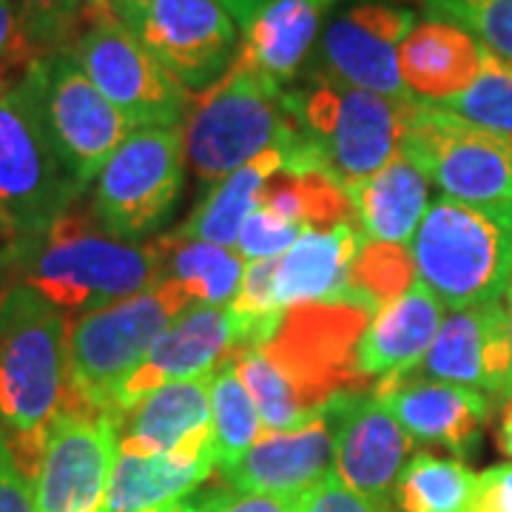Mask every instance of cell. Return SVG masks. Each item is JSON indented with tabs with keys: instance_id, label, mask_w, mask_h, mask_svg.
Returning <instances> with one entry per match:
<instances>
[{
	"instance_id": "6",
	"label": "cell",
	"mask_w": 512,
	"mask_h": 512,
	"mask_svg": "<svg viewBox=\"0 0 512 512\" xmlns=\"http://www.w3.org/2000/svg\"><path fill=\"white\" fill-rule=\"evenodd\" d=\"M419 282L444 308L464 311L501 299L512 279V220L439 197L410 239Z\"/></svg>"
},
{
	"instance_id": "30",
	"label": "cell",
	"mask_w": 512,
	"mask_h": 512,
	"mask_svg": "<svg viewBox=\"0 0 512 512\" xmlns=\"http://www.w3.org/2000/svg\"><path fill=\"white\" fill-rule=\"evenodd\" d=\"M476 476L458 458L416 453L399 473L393 498L402 512H470Z\"/></svg>"
},
{
	"instance_id": "15",
	"label": "cell",
	"mask_w": 512,
	"mask_h": 512,
	"mask_svg": "<svg viewBox=\"0 0 512 512\" xmlns=\"http://www.w3.org/2000/svg\"><path fill=\"white\" fill-rule=\"evenodd\" d=\"M413 26L410 9L379 0L359 3L325 26L305 74L384 97H410L399 74V46Z\"/></svg>"
},
{
	"instance_id": "21",
	"label": "cell",
	"mask_w": 512,
	"mask_h": 512,
	"mask_svg": "<svg viewBox=\"0 0 512 512\" xmlns=\"http://www.w3.org/2000/svg\"><path fill=\"white\" fill-rule=\"evenodd\" d=\"M333 470V427L328 410L288 433H262L225 476L239 493L299 495Z\"/></svg>"
},
{
	"instance_id": "1",
	"label": "cell",
	"mask_w": 512,
	"mask_h": 512,
	"mask_svg": "<svg viewBox=\"0 0 512 512\" xmlns=\"http://www.w3.org/2000/svg\"><path fill=\"white\" fill-rule=\"evenodd\" d=\"M168 242H126L111 237L92 211L69 208L37 237L12 239L0 254V271L32 285L60 311L92 313L148 291L163 276Z\"/></svg>"
},
{
	"instance_id": "17",
	"label": "cell",
	"mask_w": 512,
	"mask_h": 512,
	"mask_svg": "<svg viewBox=\"0 0 512 512\" xmlns=\"http://www.w3.org/2000/svg\"><path fill=\"white\" fill-rule=\"evenodd\" d=\"M239 348H242V325L237 313L231 311V305L185 308L151 345L143 365L120 387L114 399V416L163 384L214 373L217 365Z\"/></svg>"
},
{
	"instance_id": "38",
	"label": "cell",
	"mask_w": 512,
	"mask_h": 512,
	"mask_svg": "<svg viewBox=\"0 0 512 512\" xmlns=\"http://www.w3.org/2000/svg\"><path fill=\"white\" fill-rule=\"evenodd\" d=\"M296 512H387V507L350 490L336 470H330L322 481L296 495Z\"/></svg>"
},
{
	"instance_id": "35",
	"label": "cell",
	"mask_w": 512,
	"mask_h": 512,
	"mask_svg": "<svg viewBox=\"0 0 512 512\" xmlns=\"http://www.w3.org/2000/svg\"><path fill=\"white\" fill-rule=\"evenodd\" d=\"M430 18L456 23L495 57L512 63V0H419Z\"/></svg>"
},
{
	"instance_id": "39",
	"label": "cell",
	"mask_w": 512,
	"mask_h": 512,
	"mask_svg": "<svg viewBox=\"0 0 512 512\" xmlns=\"http://www.w3.org/2000/svg\"><path fill=\"white\" fill-rule=\"evenodd\" d=\"M40 57L43 55L26 37L12 6L6 0H0V86L18 83L20 77L29 72V66Z\"/></svg>"
},
{
	"instance_id": "28",
	"label": "cell",
	"mask_w": 512,
	"mask_h": 512,
	"mask_svg": "<svg viewBox=\"0 0 512 512\" xmlns=\"http://www.w3.org/2000/svg\"><path fill=\"white\" fill-rule=\"evenodd\" d=\"M282 168H285V157L279 148L259 154L256 160L214 185L177 234L183 239L211 242L220 248L237 245L242 225L262 200V188Z\"/></svg>"
},
{
	"instance_id": "31",
	"label": "cell",
	"mask_w": 512,
	"mask_h": 512,
	"mask_svg": "<svg viewBox=\"0 0 512 512\" xmlns=\"http://www.w3.org/2000/svg\"><path fill=\"white\" fill-rule=\"evenodd\" d=\"M211 427L217 467L222 473L231 470L265 433L254 399L239 379L237 362L231 356L220 362L211 376Z\"/></svg>"
},
{
	"instance_id": "42",
	"label": "cell",
	"mask_w": 512,
	"mask_h": 512,
	"mask_svg": "<svg viewBox=\"0 0 512 512\" xmlns=\"http://www.w3.org/2000/svg\"><path fill=\"white\" fill-rule=\"evenodd\" d=\"M470 512H512V464H495L478 473Z\"/></svg>"
},
{
	"instance_id": "41",
	"label": "cell",
	"mask_w": 512,
	"mask_h": 512,
	"mask_svg": "<svg viewBox=\"0 0 512 512\" xmlns=\"http://www.w3.org/2000/svg\"><path fill=\"white\" fill-rule=\"evenodd\" d=\"M200 501L205 512H296V495L214 490L202 493Z\"/></svg>"
},
{
	"instance_id": "3",
	"label": "cell",
	"mask_w": 512,
	"mask_h": 512,
	"mask_svg": "<svg viewBox=\"0 0 512 512\" xmlns=\"http://www.w3.org/2000/svg\"><path fill=\"white\" fill-rule=\"evenodd\" d=\"M410 97H384L325 77L285 89L291 131L279 146L282 171L322 168L348 191L359 188L396 157Z\"/></svg>"
},
{
	"instance_id": "18",
	"label": "cell",
	"mask_w": 512,
	"mask_h": 512,
	"mask_svg": "<svg viewBox=\"0 0 512 512\" xmlns=\"http://www.w3.org/2000/svg\"><path fill=\"white\" fill-rule=\"evenodd\" d=\"M419 370L439 382L490 390L501 396L512 373L507 305L495 299L447 316Z\"/></svg>"
},
{
	"instance_id": "48",
	"label": "cell",
	"mask_w": 512,
	"mask_h": 512,
	"mask_svg": "<svg viewBox=\"0 0 512 512\" xmlns=\"http://www.w3.org/2000/svg\"><path fill=\"white\" fill-rule=\"evenodd\" d=\"M510 285H512V279H510Z\"/></svg>"
},
{
	"instance_id": "29",
	"label": "cell",
	"mask_w": 512,
	"mask_h": 512,
	"mask_svg": "<svg viewBox=\"0 0 512 512\" xmlns=\"http://www.w3.org/2000/svg\"><path fill=\"white\" fill-rule=\"evenodd\" d=\"M168 259L163 276L174 279L191 299V305H214L225 308L234 302L242 282V256L228 248L183 239L180 234L168 237Z\"/></svg>"
},
{
	"instance_id": "16",
	"label": "cell",
	"mask_w": 512,
	"mask_h": 512,
	"mask_svg": "<svg viewBox=\"0 0 512 512\" xmlns=\"http://www.w3.org/2000/svg\"><path fill=\"white\" fill-rule=\"evenodd\" d=\"M325 410L333 427L336 476L350 490L387 507L413 450V439L376 393H339Z\"/></svg>"
},
{
	"instance_id": "22",
	"label": "cell",
	"mask_w": 512,
	"mask_h": 512,
	"mask_svg": "<svg viewBox=\"0 0 512 512\" xmlns=\"http://www.w3.org/2000/svg\"><path fill=\"white\" fill-rule=\"evenodd\" d=\"M444 305L427 285H416L402 293L396 302L373 313L365 333L356 345V370L367 384L402 379L419 370L421 359L433 345L441 328Z\"/></svg>"
},
{
	"instance_id": "12",
	"label": "cell",
	"mask_w": 512,
	"mask_h": 512,
	"mask_svg": "<svg viewBox=\"0 0 512 512\" xmlns=\"http://www.w3.org/2000/svg\"><path fill=\"white\" fill-rule=\"evenodd\" d=\"M183 168L177 128H134L94 180V220L126 242L151 237L174 211Z\"/></svg>"
},
{
	"instance_id": "13",
	"label": "cell",
	"mask_w": 512,
	"mask_h": 512,
	"mask_svg": "<svg viewBox=\"0 0 512 512\" xmlns=\"http://www.w3.org/2000/svg\"><path fill=\"white\" fill-rule=\"evenodd\" d=\"M106 6L188 92L214 86L237 57V20L220 0H106Z\"/></svg>"
},
{
	"instance_id": "46",
	"label": "cell",
	"mask_w": 512,
	"mask_h": 512,
	"mask_svg": "<svg viewBox=\"0 0 512 512\" xmlns=\"http://www.w3.org/2000/svg\"><path fill=\"white\" fill-rule=\"evenodd\" d=\"M504 296H507V330H510V342H512V285L507 288Z\"/></svg>"
},
{
	"instance_id": "7",
	"label": "cell",
	"mask_w": 512,
	"mask_h": 512,
	"mask_svg": "<svg viewBox=\"0 0 512 512\" xmlns=\"http://www.w3.org/2000/svg\"><path fill=\"white\" fill-rule=\"evenodd\" d=\"M399 151L444 197L512 220V140L419 97L407 100Z\"/></svg>"
},
{
	"instance_id": "49",
	"label": "cell",
	"mask_w": 512,
	"mask_h": 512,
	"mask_svg": "<svg viewBox=\"0 0 512 512\" xmlns=\"http://www.w3.org/2000/svg\"><path fill=\"white\" fill-rule=\"evenodd\" d=\"M510 140H512V137H510Z\"/></svg>"
},
{
	"instance_id": "20",
	"label": "cell",
	"mask_w": 512,
	"mask_h": 512,
	"mask_svg": "<svg viewBox=\"0 0 512 512\" xmlns=\"http://www.w3.org/2000/svg\"><path fill=\"white\" fill-rule=\"evenodd\" d=\"M211 376L168 382L117 413L120 447L140 453H202L214 450ZM217 456V453H214Z\"/></svg>"
},
{
	"instance_id": "24",
	"label": "cell",
	"mask_w": 512,
	"mask_h": 512,
	"mask_svg": "<svg viewBox=\"0 0 512 512\" xmlns=\"http://www.w3.org/2000/svg\"><path fill=\"white\" fill-rule=\"evenodd\" d=\"M484 46L456 23H416L399 46V74L407 92L427 103L461 94L481 72Z\"/></svg>"
},
{
	"instance_id": "26",
	"label": "cell",
	"mask_w": 512,
	"mask_h": 512,
	"mask_svg": "<svg viewBox=\"0 0 512 512\" xmlns=\"http://www.w3.org/2000/svg\"><path fill=\"white\" fill-rule=\"evenodd\" d=\"M217 467L214 450L140 453L117 444L103 512H148L194 493Z\"/></svg>"
},
{
	"instance_id": "10",
	"label": "cell",
	"mask_w": 512,
	"mask_h": 512,
	"mask_svg": "<svg viewBox=\"0 0 512 512\" xmlns=\"http://www.w3.org/2000/svg\"><path fill=\"white\" fill-rule=\"evenodd\" d=\"M370 319L373 311L356 299L293 305L259 350L293 384L302 407L319 416L339 393L367 387L356 370V345Z\"/></svg>"
},
{
	"instance_id": "33",
	"label": "cell",
	"mask_w": 512,
	"mask_h": 512,
	"mask_svg": "<svg viewBox=\"0 0 512 512\" xmlns=\"http://www.w3.org/2000/svg\"><path fill=\"white\" fill-rule=\"evenodd\" d=\"M231 359L237 362V373L245 390L251 393L256 404V413L262 419V427L268 433H288L305 427L311 416L302 402L299 393L293 390V384L282 376V370L262 353L259 348H242L231 353Z\"/></svg>"
},
{
	"instance_id": "32",
	"label": "cell",
	"mask_w": 512,
	"mask_h": 512,
	"mask_svg": "<svg viewBox=\"0 0 512 512\" xmlns=\"http://www.w3.org/2000/svg\"><path fill=\"white\" fill-rule=\"evenodd\" d=\"M416 279V262L407 245L365 239L350 265L348 291L350 299L362 302L376 313L410 291Z\"/></svg>"
},
{
	"instance_id": "44",
	"label": "cell",
	"mask_w": 512,
	"mask_h": 512,
	"mask_svg": "<svg viewBox=\"0 0 512 512\" xmlns=\"http://www.w3.org/2000/svg\"><path fill=\"white\" fill-rule=\"evenodd\" d=\"M498 444H501V450L512 458V402L504 407V413H501V430H498Z\"/></svg>"
},
{
	"instance_id": "25",
	"label": "cell",
	"mask_w": 512,
	"mask_h": 512,
	"mask_svg": "<svg viewBox=\"0 0 512 512\" xmlns=\"http://www.w3.org/2000/svg\"><path fill=\"white\" fill-rule=\"evenodd\" d=\"M333 0H268L242 29L237 57L285 86L305 72Z\"/></svg>"
},
{
	"instance_id": "9",
	"label": "cell",
	"mask_w": 512,
	"mask_h": 512,
	"mask_svg": "<svg viewBox=\"0 0 512 512\" xmlns=\"http://www.w3.org/2000/svg\"><path fill=\"white\" fill-rule=\"evenodd\" d=\"M69 52L134 128H183L194 94L148 55L146 46L111 15L106 0H86Z\"/></svg>"
},
{
	"instance_id": "47",
	"label": "cell",
	"mask_w": 512,
	"mask_h": 512,
	"mask_svg": "<svg viewBox=\"0 0 512 512\" xmlns=\"http://www.w3.org/2000/svg\"><path fill=\"white\" fill-rule=\"evenodd\" d=\"M501 396H507L512 402V373H510V379H507V384H504V390H501Z\"/></svg>"
},
{
	"instance_id": "8",
	"label": "cell",
	"mask_w": 512,
	"mask_h": 512,
	"mask_svg": "<svg viewBox=\"0 0 512 512\" xmlns=\"http://www.w3.org/2000/svg\"><path fill=\"white\" fill-rule=\"evenodd\" d=\"M83 197L46 137L26 74L0 86V231L12 239L49 231Z\"/></svg>"
},
{
	"instance_id": "37",
	"label": "cell",
	"mask_w": 512,
	"mask_h": 512,
	"mask_svg": "<svg viewBox=\"0 0 512 512\" xmlns=\"http://www.w3.org/2000/svg\"><path fill=\"white\" fill-rule=\"evenodd\" d=\"M302 234H308V228L302 222L288 220V217L276 214L268 205L259 202L251 211V217L242 225V231H239L237 251L248 262L274 259V256L285 254Z\"/></svg>"
},
{
	"instance_id": "40",
	"label": "cell",
	"mask_w": 512,
	"mask_h": 512,
	"mask_svg": "<svg viewBox=\"0 0 512 512\" xmlns=\"http://www.w3.org/2000/svg\"><path fill=\"white\" fill-rule=\"evenodd\" d=\"M0 512H35L32 481L20 470L3 421H0Z\"/></svg>"
},
{
	"instance_id": "34",
	"label": "cell",
	"mask_w": 512,
	"mask_h": 512,
	"mask_svg": "<svg viewBox=\"0 0 512 512\" xmlns=\"http://www.w3.org/2000/svg\"><path fill=\"white\" fill-rule=\"evenodd\" d=\"M467 123L512 137V63L484 49V63L476 80L456 97L436 103Z\"/></svg>"
},
{
	"instance_id": "11",
	"label": "cell",
	"mask_w": 512,
	"mask_h": 512,
	"mask_svg": "<svg viewBox=\"0 0 512 512\" xmlns=\"http://www.w3.org/2000/svg\"><path fill=\"white\" fill-rule=\"evenodd\" d=\"M26 83L55 154L86 191L134 131L131 120L97 92L69 49L35 60Z\"/></svg>"
},
{
	"instance_id": "4",
	"label": "cell",
	"mask_w": 512,
	"mask_h": 512,
	"mask_svg": "<svg viewBox=\"0 0 512 512\" xmlns=\"http://www.w3.org/2000/svg\"><path fill=\"white\" fill-rule=\"evenodd\" d=\"M185 308H191L188 293L174 279L160 276L148 291L74 319L69 325V399L63 407L114 413L120 387Z\"/></svg>"
},
{
	"instance_id": "14",
	"label": "cell",
	"mask_w": 512,
	"mask_h": 512,
	"mask_svg": "<svg viewBox=\"0 0 512 512\" xmlns=\"http://www.w3.org/2000/svg\"><path fill=\"white\" fill-rule=\"evenodd\" d=\"M117 416L63 407L32 476L35 512H103L117 458Z\"/></svg>"
},
{
	"instance_id": "43",
	"label": "cell",
	"mask_w": 512,
	"mask_h": 512,
	"mask_svg": "<svg viewBox=\"0 0 512 512\" xmlns=\"http://www.w3.org/2000/svg\"><path fill=\"white\" fill-rule=\"evenodd\" d=\"M220 3L228 9V15L237 20V26L245 29V26L262 12V6H265L268 0H220Z\"/></svg>"
},
{
	"instance_id": "19",
	"label": "cell",
	"mask_w": 512,
	"mask_h": 512,
	"mask_svg": "<svg viewBox=\"0 0 512 512\" xmlns=\"http://www.w3.org/2000/svg\"><path fill=\"white\" fill-rule=\"evenodd\" d=\"M373 393L390 407L410 439L441 444L456 456H470L476 450L481 430L490 421V402L461 384L407 373L373 387Z\"/></svg>"
},
{
	"instance_id": "36",
	"label": "cell",
	"mask_w": 512,
	"mask_h": 512,
	"mask_svg": "<svg viewBox=\"0 0 512 512\" xmlns=\"http://www.w3.org/2000/svg\"><path fill=\"white\" fill-rule=\"evenodd\" d=\"M83 9V0H20V26L40 55H52L72 46Z\"/></svg>"
},
{
	"instance_id": "27",
	"label": "cell",
	"mask_w": 512,
	"mask_h": 512,
	"mask_svg": "<svg viewBox=\"0 0 512 512\" xmlns=\"http://www.w3.org/2000/svg\"><path fill=\"white\" fill-rule=\"evenodd\" d=\"M348 194L362 234L376 242H410L427 211V177L402 151Z\"/></svg>"
},
{
	"instance_id": "5",
	"label": "cell",
	"mask_w": 512,
	"mask_h": 512,
	"mask_svg": "<svg viewBox=\"0 0 512 512\" xmlns=\"http://www.w3.org/2000/svg\"><path fill=\"white\" fill-rule=\"evenodd\" d=\"M288 131L285 89L239 57L214 86L191 100L180 128L185 160L205 183H220L259 154L279 148Z\"/></svg>"
},
{
	"instance_id": "23",
	"label": "cell",
	"mask_w": 512,
	"mask_h": 512,
	"mask_svg": "<svg viewBox=\"0 0 512 512\" xmlns=\"http://www.w3.org/2000/svg\"><path fill=\"white\" fill-rule=\"evenodd\" d=\"M365 239L359 222H339L302 234L285 254L276 256L274 293L279 308L288 311L305 302L350 299V265Z\"/></svg>"
},
{
	"instance_id": "2",
	"label": "cell",
	"mask_w": 512,
	"mask_h": 512,
	"mask_svg": "<svg viewBox=\"0 0 512 512\" xmlns=\"http://www.w3.org/2000/svg\"><path fill=\"white\" fill-rule=\"evenodd\" d=\"M66 399V311L32 285L12 282L0 291V421L29 481L35 476L46 430Z\"/></svg>"
},
{
	"instance_id": "45",
	"label": "cell",
	"mask_w": 512,
	"mask_h": 512,
	"mask_svg": "<svg viewBox=\"0 0 512 512\" xmlns=\"http://www.w3.org/2000/svg\"><path fill=\"white\" fill-rule=\"evenodd\" d=\"M148 512H205V510H202V501H200V495H197V498H191V501H174V504H165V507H157V510H148Z\"/></svg>"
}]
</instances>
